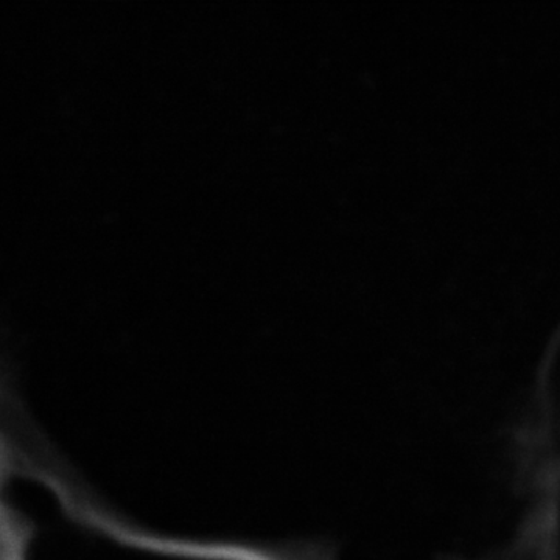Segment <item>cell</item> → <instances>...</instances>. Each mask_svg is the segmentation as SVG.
I'll return each instance as SVG.
<instances>
[{"label":"cell","mask_w":560,"mask_h":560,"mask_svg":"<svg viewBox=\"0 0 560 560\" xmlns=\"http://www.w3.org/2000/svg\"><path fill=\"white\" fill-rule=\"evenodd\" d=\"M50 448L49 442L28 422L0 366V497L10 478L16 475L38 477Z\"/></svg>","instance_id":"6da1fadb"}]
</instances>
